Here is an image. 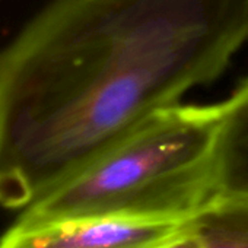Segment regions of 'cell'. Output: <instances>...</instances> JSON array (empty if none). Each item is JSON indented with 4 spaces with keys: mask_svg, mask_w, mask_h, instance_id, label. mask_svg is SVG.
I'll return each instance as SVG.
<instances>
[{
    "mask_svg": "<svg viewBox=\"0 0 248 248\" xmlns=\"http://www.w3.org/2000/svg\"><path fill=\"white\" fill-rule=\"evenodd\" d=\"M248 41V0H51L0 50V204L24 210Z\"/></svg>",
    "mask_w": 248,
    "mask_h": 248,
    "instance_id": "6da1fadb",
    "label": "cell"
},
{
    "mask_svg": "<svg viewBox=\"0 0 248 248\" xmlns=\"http://www.w3.org/2000/svg\"><path fill=\"white\" fill-rule=\"evenodd\" d=\"M219 115L220 104L155 111L19 217L188 219L213 197Z\"/></svg>",
    "mask_w": 248,
    "mask_h": 248,
    "instance_id": "7a4b0ae2",
    "label": "cell"
},
{
    "mask_svg": "<svg viewBox=\"0 0 248 248\" xmlns=\"http://www.w3.org/2000/svg\"><path fill=\"white\" fill-rule=\"evenodd\" d=\"M186 220L127 216L18 217L0 236V248H152Z\"/></svg>",
    "mask_w": 248,
    "mask_h": 248,
    "instance_id": "3957f363",
    "label": "cell"
},
{
    "mask_svg": "<svg viewBox=\"0 0 248 248\" xmlns=\"http://www.w3.org/2000/svg\"><path fill=\"white\" fill-rule=\"evenodd\" d=\"M213 197L248 199V80L220 104L215 139Z\"/></svg>",
    "mask_w": 248,
    "mask_h": 248,
    "instance_id": "277c9868",
    "label": "cell"
},
{
    "mask_svg": "<svg viewBox=\"0 0 248 248\" xmlns=\"http://www.w3.org/2000/svg\"><path fill=\"white\" fill-rule=\"evenodd\" d=\"M188 222L203 248H248V199L213 197Z\"/></svg>",
    "mask_w": 248,
    "mask_h": 248,
    "instance_id": "5b68a950",
    "label": "cell"
},
{
    "mask_svg": "<svg viewBox=\"0 0 248 248\" xmlns=\"http://www.w3.org/2000/svg\"><path fill=\"white\" fill-rule=\"evenodd\" d=\"M152 248H203V245L199 235L187 219L183 225L162 238Z\"/></svg>",
    "mask_w": 248,
    "mask_h": 248,
    "instance_id": "8992f818",
    "label": "cell"
}]
</instances>
